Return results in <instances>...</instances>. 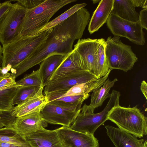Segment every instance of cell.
<instances>
[{"instance_id": "34", "label": "cell", "mask_w": 147, "mask_h": 147, "mask_svg": "<svg viewBox=\"0 0 147 147\" xmlns=\"http://www.w3.org/2000/svg\"><path fill=\"white\" fill-rule=\"evenodd\" d=\"M138 21L143 29L147 30V8L144 9L140 11Z\"/></svg>"}, {"instance_id": "31", "label": "cell", "mask_w": 147, "mask_h": 147, "mask_svg": "<svg viewBox=\"0 0 147 147\" xmlns=\"http://www.w3.org/2000/svg\"><path fill=\"white\" fill-rule=\"evenodd\" d=\"M12 1L18 2L27 10H29L38 5L43 2L45 0H18Z\"/></svg>"}, {"instance_id": "2", "label": "cell", "mask_w": 147, "mask_h": 147, "mask_svg": "<svg viewBox=\"0 0 147 147\" xmlns=\"http://www.w3.org/2000/svg\"><path fill=\"white\" fill-rule=\"evenodd\" d=\"M50 29L33 36L21 37L3 45L1 68L8 72L26 59L45 40Z\"/></svg>"}, {"instance_id": "1", "label": "cell", "mask_w": 147, "mask_h": 147, "mask_svg": "<svg viewBox=\"0 0 147 147\" xmlns=\"http://www.w3.org/2000/svg\"><path fill=\"white\" fill-rule=\"evenodd\" d=\"M90 15L83 7L60 24L50 29L44 41L26 59L11 71L16 78L33 67L39 64L50 55L66 56L73 50L75 40L82 37L88 23Z\"/></svg>"}, {"instance_id": "41", "label": "cell", "mask_w": 147, "mask_h": 147, "mask_svg": "<svg viewBox=\"0 0 147 147\" xmlns=\"http://www.w3.org/2000/svg\"><path fill=\"white\" fill-rule=\"evenodd\" d=\"M1 3L0 2V5H1Z\"/></svg>"}, {"instance_id": "23", "label": "cell", "mask_w": 147, "mask_h": 147, "mask_svg": "<svg viewBox=\"0 0 147 147\" xmlns=\"http://www.w3.org/2000/svg\"><path fill=\"white\" fill-rule=\"evenodd\" d=\"M117 80L116 78L112 81L108 78L101 87L92 92L89 105L94 110L101 106L107 98L111 97V94L109 92Z\"/></svg>"}, {"instance_id": "8", "label": "cell", "mask_w": 147, "mask_h": 147, "mask_svg": "<svg viewBox=\"0 0 147 147\" xmlns=\"http://www.w3.org/2000/svg\"><path fill=\"white\" fill-rule=\"evenodd\" d=\"M82 105L66 108L48 102L40 113L43 120L47 123L70 127L80 111Z\"/></svg>"}, {"instance_id": "18", "label": "cell", "mask_w": 147, "mask_h": 147, "mask_svg": "<svg viewBox=\"0 0 147 147\" xmlns=\"http://www.w3.org/2000/svg\"><path fill=\"white\" fill-rule=\"evenodd\" d=\"M114 0H101L90 20L88 30L90 34L97 31L107 22L112 10Z\"/></svg>"}, {"instance_id": "35", "label": "cell", "mask_w": 147, "mask_h": 147, "mask_svg": "<svg viewBox=\"0 0 147 147\" xmlns=\"http://www.w3.org/2000/svg\"><path fill=\"white\" fill-rule=\"evenodd\" d=\"M140 90L146 99L147 100V84L145 80L142 81L141 86Z\"/></svg>"}, {"instance_id": "39", "label": "cell", "mask_w": 147, "mask_h": 147, "mask_svg": "<svg viewBox=\"0 0 147 147\" xmlns=\"http://www.w3.org/2000/svg\"><path fill=\"white\" fill-rule=\"evenodd\" d=\"M144 9L147 8V0H145V1L142 7Z\"/></svg>"}, {"instance_id": "28", "label": "cell", "mask_w": 147, "mask_h": 147, "mask_svg": "<svg viewBox=\"0 0 147 147\" xmlns=\"http://www.w3.org/2000/svg\"><path fill=\"white\" fill-rule=\"evenodd\" d=\"M42 86H43L40 87L20 86L13 98V105H19L27 99L33 96Z\"/></svg>"}, {"instance_id": "37", "label": "cell", "mask_w": 147, "mask_h": 147, "mask_svg": "<svg viewBox=\"0 0 147 147\" xmlns=\"http://www.w3.org/2000/svg\"><path fill=\"white\" fill-rule=\"evenodd\" d=\"M0 147H21L14 144L5 142H0Z\"/></svg>"}, {"instance_id": "26", "label": "cell", "mask_w": 147, "mask_h": 147, "mask_svg": "<svg viewBox=\"0 0 147 147\" xmlns=\"http://www.w3.org/2000/svg\"><path fill=\"white\" fill-rule=\"evenodd\" d=\"M20 86L16 84L0 89V110L11 111L13 108V100Z\"/></svg>"}, {"instance_id": "10", "label": "cell", "mask_w": 147, "mask_h": 147, "mask_svg": "<svg viewBox=\"0 0 147 147\" xmlns=\"http://www.w3.org/2000/svg\"><path fill=\"white\" fill-rule=\"evenodd\" d=\"M97 79L88 71H81L72 73L61 78L50 80L44 86L45 95L59 91H67L75 85Z\"/></svg>"}, {"instance_id": "40", "label": "cell", "mask_w": 147, "mask_h": 147, "mask_svg": "<svg viewBox=\"0 0 147 147\" xmlns=\"http://www.w3.org/2000/svg\"><path fill=\"white\" fill-rule=\"evenodd\" d=\"M92 1L93 3L95 4V3H97L98 2H99L101 1V0H92Z\"/></svg>"}, {"instance_id": "36", "label": "cell", "mask_w": 147, "mask_h": 147, "mask_svg": "<svg viewBox=\"0 0 147 147\" xmlns=\"http://www.w3.org/2000/svg\"><path fill=\"white\" fill-rule=\"evenodd\" d=\"M134 6L136 7H142L145 0H131Z\"/></svg>"}, {"instance_id": "30", "label": "cell", "mask_w": 147, "mask_h": 147, "mask_svg": "<svg viewBox=\"0 0 147 147\" xmlns=\"http://www.w3.org/2000/svg\"><path fill=\"white\" fill-rule=\"evenodd\" d=\"M11 111H0V123L5 127L11 124L16 118L11 115Z\"/></svg>"}, {"instance_id": "29", "label": "cell", "mask_w": 147, "mask_h": 147, "mask_svg": "<svg viewBox=\"0 0 147 147\" xmlns=\"http://www.w3.org/2000/svg\"><path fill=\"white\" fill-rule=\"evenodd\" d=\"M16 83L22 87L44 86L38 69L26 75L22 78L16 81Z\"/></svg>"}, {"instance_id": "14", "label": "cell", "mask_w": 147, "mask_h": 147, "mask_svg": "<svg viewBox=\"0 0 147 147\" xmlns=\"http://www.w3.org/2000/svg\"><path fill=\"white\" fill-rule=\"evenodd\" d=\"M102 39H80L74 45V49L81 57L88 70L93 74L96 52Z\"/></svg>"}, {"instance_id": "21", "label": "cell", "mask_w": 147, "mask_h": 147, "mask_svg": "<svg viewBox=\"0 0 147 147\" xmlns=\"http://www.w3.org/2000/svg\"><path fill=\"white\" fill-rule=\"evenodd\" d=\"M45 95L47 98L48 102L62 107L70 108L82 105L84 101L89 97L90 94L63 96L59 91H56Z\"/></svg>"}, {"instance_id": "27", "label": "cell", "mask_w": 147, "mask_h": 147, "mask_svg": "<svg viewBox=\"0 0 147 147\" xmlns=\"http://www.w3.org/2000/svg\"><path fill=\"white\" fill-rule=\"evenodd\" d=\"M86 5L85 3L75 4L64 13L49 22L45 26L37 32L34 35L53 28L66 20L80 9L84 7Z\"/></svg>"}, {"instance_id": "24", "label": "cell", "mask_w": 147, "mask_h": 147, "mask_svg": "<svg viewBox=\"0 0 147 147\" xmlns=\"http://www.w3.org/2000/svg\"><path fill=\"white\" fill-rule=\"evenodd\" d=\"M105 42L102 38L96 53L93 74L97 79L105 76L110 69L105 55Z\"/></svg>"}, {"instance_id": "19", "label": "cell", "mask_w": 147, "mask_h": 147, "mask_svg": "<svg viewBox=\"0 0 147 147\" xmlns=\"http://www.w3.org/2000/svg\"><path fill=\"white\" fill-rule=\"evenodd\" d=\"M112 70L110 69L105 76L98 79L75 85L67 91H59L63 96H79L90 94L101 87L108 78Z\"/></svg>"}, {"instance_id": "22", "label": "cell", "mask_w": 147, "mask_h": 147, "mask_svg": "<svg viewBox=\"0 0 147 147\" xmlns=\"http://www.w3.org/2000/svg\"><path fill=\"white\" fill-rule=\"evenodd\" d=\"M131 0H114L111 13L125 20L133 22L138 21L139 14Z\"/></svg>"}, {"instance_id": "38", "label": "cell", "mask_w": 147, "mask_h": 147, "mask_svg": "<svg viewBox=\"0 0 147 147\" xmlns=\"http://www.w3.org/2000/svg\"><path fill=\"white\" fill-rule=\"evenodd\" d=\"M11 73L4 72L1 67L0 66V81L3 78L9 76Z\"/></svg>"}, {"instance_id": "20", "label": "cell", "mask_w": 147, "mask_h": 147, "mask_svg": "<svg viewBox=\"0 0 147 147\" xmlns=\"http://www.w3.org/2000/svg\"><path fill=\"white\" fill-rule=\"evenodd\" d=\"M65 56L57 53L52 54L41 63L38 70L44 86L50 81L52 75Z\"/></svg>"}, {"instance_id": "15", "label": "cell", "mask_w": 147, "mask_h": 147, "mask_svg": "<svg viewBox=\"0 0 147 147\" xmlns=\"http://www.w3.org/2000/svg\"><path fill=\"white\" fill-rule=\"evenodd\" d=\"M106 133L115 147H147V141L138 139L133 135L119 128L105 126Z\"/></svg>"}, {"instance_id": "9", "label": "cell", "mask_w": 147, "mask_h": 147, "mask_svg": "<svg viewBox=\"0 0 147 147\" xmlns=\"http://www.w3.org/2000/svg\"><path fill=\"white\" fill-rule=\"evenodd\" d=\"M94 110L89 105L85 104L70 128L83 133L94 135L97 128L106 121L102 113H94Z\"/></svg>"}, {"instance_id": "4", "label": "cell", "mask_w": 147, "mask_h": 147, "mask_svg": "<svg viewBox=\"0 0 147 147\" xmlns=\"http://www.w3.org/2000/svg\"><path fill=\"white\" fill-rule=\"evenodd\" d=\"M107 118L120 129L137 138H142L147 134V117L137 106L125 107L119 105L115 106L109 112Z\"/></svg>"}, {"instance_id": "11", "label": "cell", "mask_w": 147, "mask_h": 147, "mask_svg": "<svg viewBox=\"0 0 147 147\" xmlns=\"http://www.w3.org/2000/svg\"><path fill=\"white\" fill-rule=\"evenodd\" d=\"M55 130L64 147H99L98 140L94 135L63 126Z\"/></svg>"}, {"instance_id": "17", "label": "cell", "mask_w": 147, "mask_h": 147, "mask_svg": "<svg viewBox=\"0 0 147 147\" xmlns=\"http://www.w3.org/2000/svg\"><path fill=\"white\" fill-rule=\"evenodd\" d=\"M44 86H42L33 96L17 105L11 111L12 116L15 117L23 116L35 112H40L43 107L48 102L47 97L43 94Z\"/></svg>"}, {"instance_id": "32", "label": "cell", "mask_w": 147, "mask_h": 147, "mask_svg": "<svg viewBox=\"0 0 147 147\" xmlns=\"http://www.w3.org/2000/svg\"><path fill=\"white\" fill-rule=\"evenodd\" d=\"M16 78L15 75L11 73L9 76L3 78L0 81V89H4L16 84Z\"/></svg>"}, {"instance_id": "13", "label": "cell", "mask_w": 147, "mask_h": 147, "mask_svg": "<svg viewBox=\"0 0 147 147\" xmlns=\"http://www.w3.org/2000/svg\"><path fill=\"white\" fill-rule=\"evenodd\" d=\"M24 138L31 147H64L55 129L42 127Z\"/></svg>"}, {"instance_id": "43", "label": "cell", "mask_w": 147, "mask_h": 147, "mask_svg": "<svg viewBox=\"0 0 147 147\" xmlns=\"http://www.w3.org/2000/svg\"></svg>"}, {"instance_id": "33", "label": "cell", "mask_w": 147, "mask_h": 147, "mask_svg": "<svg viewBox=\"0 0 147 147\" xmlns=\"http://www.w3.org/2000/svg\"><path fill=\"white\" fill-rule=\"evenodd\" d=\"M10 1H6L0 5V21L3 18L12 5Z\"/></svg>"}, {"instance_id": "42", "label": "cell", "mask_w": 147, "mask_h": 147, "mask_svg": "<svg viewBox=\"0 0 147 147\" xmlns=\"http://www.w3.org/2000/svg\"><path fill=\"white\" fill-rule=\"evenodd\" d=\"M0 111H1V110H0Z\"/></svg>"}, {"instance_id": "5", "label": "cell", "mask_w": 147, "mask_h": 147, "mask_svg": "<svg viewBox=\"0 0 147 147\" xmlns=\"http://www.w3.org/2000/svg\"><path fill=\"white\" fill-rule=\"evenodd\" d=\"M120 37L108 38L105 42V55L110 69L127 72L132 68L138 58L131 47L122 43Z\"/></svg>"}, {"instance_id": "6", "label": "cell", "mask_w": 147, "mask_h": 147, "mask_svg": "<svg viewBox=\"0 0 147 147\" xmlns=\"http://www.w3.org/2000/svg\"><path fill=\"white\" fill-rule=\"evenodd\" d=\"M27 10L18 2L12 5L0 21V43L4 45L20 38Z\"/></svg>"}, {"instance_id": "7", "label": "cell", "mask_w": 147, "mask_h": 147, "mask_svg": "<svg viewBox=\"0 0 147 147\" xmlns=\"http://www.w3.org/2000/svg\"><path fill=\"white\" fill-rule=\"evenodd\" d=\"M106 23L108 28L115 36L126 38L138 45H145L143 29L139 21H130L111 13Z\"/></svg>"}, {"instance_id": "16", "label": "cell", "mask_w": 147, "mask_h": 147, "mask_svg": "<svg viewBox=\"0 0 147 147\" xmlns=\"http://www.w3.org/2000/svg\"><path fill=\"white\" fill-rule=\"evenodd\" d=\"M88 71L81 57L75 50L73 49L72 51L65 56L60 65L52 75L50 80L77 71Z\"/></svg>"}, {"instance_id": "3", "label": "cell", "mask_w": 147, "mask_h": 147, "mask_svg": "<svg viewBox=\"0 0 147 147\" xmlns=\"http://www.w3.org/2000/svg\"><path fill=\"white\" fill-rule=\"evenodd\" d=\"M77 0H46L33 9L27 10L20 37L33 36L45 26L61 8Z\"/></svg>"}, {"instance_id": "12", "label": "cell", "mask_w": 147, "mask_h": 147, "mask_svg": "<svg viewBox=\"0 0 147 147\" xmlns=\"http://www.w3.org/2000/svg\"><path fill=\"white\" fill-rule=\"evenodd\" d=\"M11 126L14 131L24 138L42 127L45 128L47 123L43 120L40 112H35L16 117Z\"/></svg>"}, {"instance_id": "25", "label": "cell", "mask_w": 147, "mask_h": 147, "mask_svg": "<svg viewBox=\"0 0 147 147\" xmlns=\"http://www.w3.org/2000/svg\"><path fill=\"white\" fill-rule=\"evenodd\" d=\"M11 125L0 129V142L11 143L21 147H31L11 128Z\"/></svg>"}]
</instances>
